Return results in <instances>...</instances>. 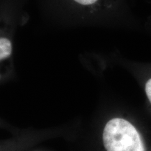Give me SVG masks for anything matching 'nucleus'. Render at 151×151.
I'll use <instances>...</instances> for the list:
<instances>
[{"instance_id": "f257e3e1", "label": "nucleus", "mask_w": 151, "mask_h": 151, "mask_svg": "<svg viewBox=\"0 0 151 151\" xmlns=\"http://www.w3.org/2000/svg\"><path fill=\"white\" fill-rule=\"evenodd\" d=\"M103 141L107 151H146L137 128L123 118H113L107 122Z\"/></svg>"}, {"instance_id": "f03ea898", "label": "nucleus", "mask_w": 151, "mask_h": 151, "mask_svg": "<svg viewBox=\"0 0 151 151\" xmlns=\"http://www.w3.org/2000/svg\"><path fill=\"white\" fill-rule=\"evenodd\" d=\"M12 52V46L10 40L6 38L0 39V59L5 60L11 55Z\"/></svg>"}, {"instance_id": "20e7f679", "label": "nucleus", "mask_w": 151, "mask_h": 151, "mask_svg": "<svg viewBox=\"0 0 151 151\" xmlns=\"http://www.w3.org/2000/svg\"><path fill=\"white\" fill-rule=\"evenodd\" d=\"M74 1L82 5H90L93 4L96 1H97V0H74Z\"/></svg>"}, {"instance_id": "7ed1b4c3", "label": "nucleus", "mask_w": 151, "mask_h": 151, "mask_svg": "<svg viewBox=\"0 0 151 151\" xmlns=\"http://www.w3.org/2000/svg\"><path fill=\"white\" fill-rule=\"evenodd\" d=\"M145 91H146L147 97L151 104V78L146 82V86H145Z\"/></svg>"}]
</instances>
